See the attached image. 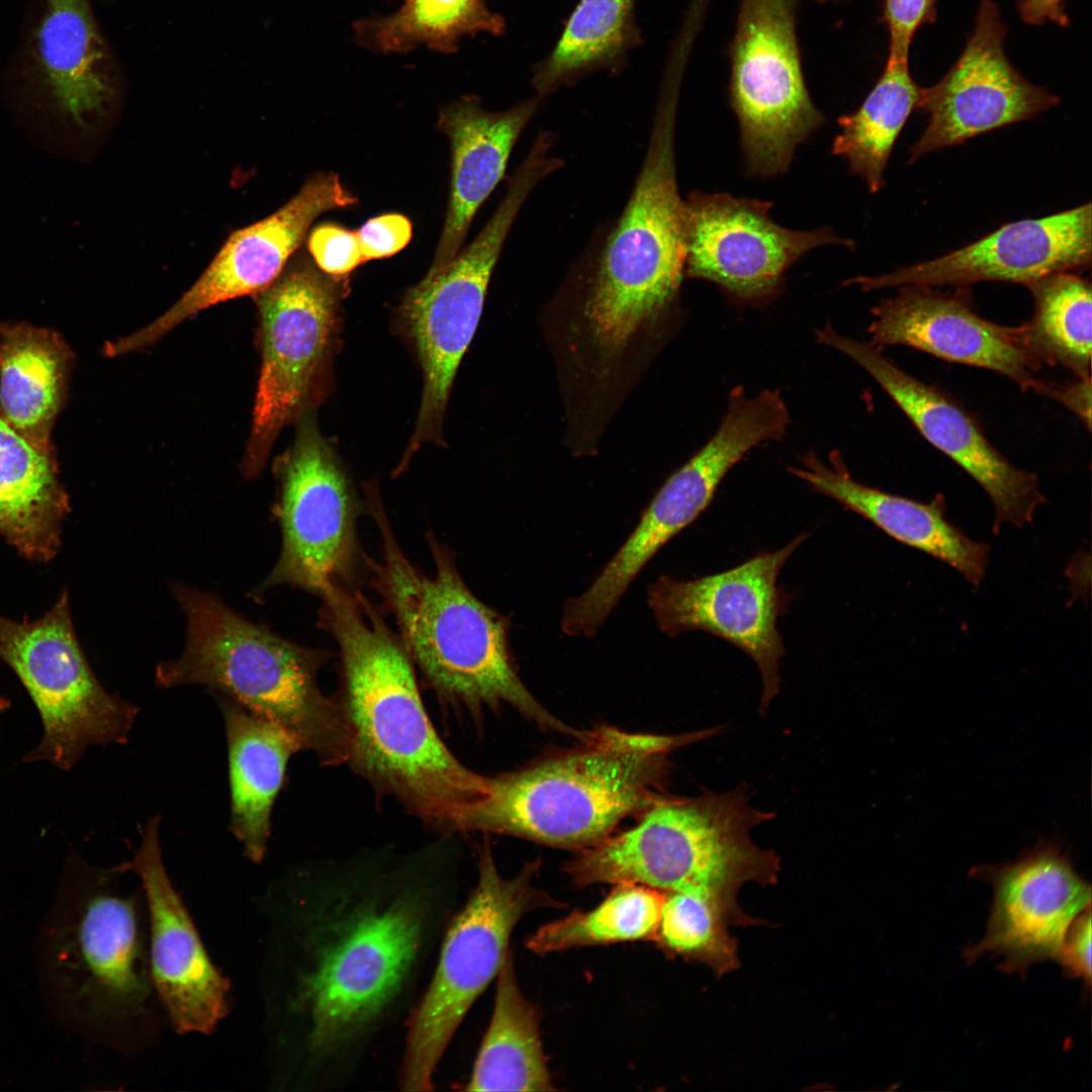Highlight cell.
Masks as SVG:
<instances>
[{"instance_id": "obj_4", "label": "cell", "mask_w": 1092, "mask_h": 1092, "mask_svg": "<svg viewBox=\"0 0 1092 1092\" xmlns=\"http://www.w3.org/2000/svg\"><path fill=\"white\" fill-rule=\"evenodd\" d=\"M717 732L660 735L611 726L581 731L564 751L488 777L486 794L466 811L460 831L577 850L592 846L666 795L672 751Z\"/></svg>"}, {"instance_id": "obj_26", "label": "cell", "mask_w": 1092, "mask_h": 1092, "mask_svg": "<svg viewBox=\"0 0 1092 1092\" xmlns=\"http://www.w3.org/2000/svg\"><path fill=\"white\" fill-rule=\"evenodd\" d=\"M800 462V467H789L788 471L812 490L835 499L898 542L950 565L972 584H980L990 547L972 540L947 521L941 493L921 503L861 484L851 477L837 450L829 454V465L813 452L802 455Z\"/></svg>"}, {"instance_id": "obj_41", "label": "cell", "mask_w": 1092, "mask_h": 1092, "mask_svg": "<svg viewBox=\"0 0 1092 1092\" xmlns=\"http://www.w3.org/2000/svg\"><path fill=\"white\" fill-rule=\"evenodd\" d=\"M1036 393L1052 397L1073 412L1089 430L1091 426V377L1065 385L1041 381Z\"/></svg>"}, {"instance_id": "obj_28", "label": "cell", "mask_w": 1092, "mask_h": 1092, "mask_svg": "<svg viewBox=\"0 0 1092 1092\" xmlns=\"http://www.w3.org/2000/svg\"><path fill=\"white\" fill-rule=\"evenodd\" d=\"M70 512L54 445L28 438L0 415V536L24 558L49 562Z\"/></svg>"}, {"instance_id": "obj_13", "label": "cell", "mask_w": 1092, "mask_h": 1092, "mask_svg": "<svg viewBox=\"0 0 1092 1092\" xmlns=\"http://www.w3.org/2000/svg\"><path fill=\"white\" fill-rule=\"evenodd\" d=\"M797 2L741 0L730 44L729 99L753 177L785 173L796 148L824 122L803 76Z\"/></svg>"}, {"instance_id": "obj_10", "label": "cell", "mask_w": 1092, "mask_h": 1092, "mask_svg": "<svg viewBox=\"0 0 1092 1092\" xmlns=\"http://www.w3.org/2000/svg\"><path fill=\"white\" fill-rule=\"evenodd\" d=\"M0 658L35 705L40 742L23 761H49L68 770L91 745L122 744L139 708L110 694L94 674L78 641L68 592L40 618L21 622L0 615Z\"/></svg>"}, {"instance_id": "obj_20", "label": "cell", "mask_w": 1092, "mask_h": 1092, "mask_svg": "<svg viewBox=\"0 0 1092 1092\" xmlns=\"http://www.w3.org/2000/svg\"><path fill=\"white\" fill-rule=\"evenodd\" d=\"M159 824V816L148 820L133 857L121 867L139 878L144 894L151 976L166 1020L181 1035H208L230 1011L232 987L168 875Z\"/></svg>"}, {"instance_id": "obj_34", "label": "cell", "mask_w": 1092, "mask_h": 1092, "mask_svg": "<svg viewBox=\"0 0 1092 1092\" xmlns=\"http://www.w3.org/2000/svg\"><path fill=\"white\" fill-rule=\"evenodd\" d=\"M1033 313L1021 325L1024 341L1043 365H1061L1077 378L1091 377L1090 281L1076 272H1057L1026 285Z\"/></svg>"}, {"instance_id": "obj_40", "label": "cell", "mask_w": 1092, "mask_h": 1092, "mask_svg": "<svg viewBox=\"0 0 1092 1092\" xmlns=\"http://www.w3.org/2000/svg\"><path fill=\"white\" fill-rule=\"evenodd\" d=\"M1057 961L1071 978L1091 982V913L1087 909L1071 924Z\"/></svg>"}, {"instance_id": "obj_25", "label": "cell", "mask_w": 1092, "mask_h": 1092, "mask_svg": "<svg viewBox=\"0 0 1092 1092\" xmlns=\"http://www.w3.org/2000/svg\"><path fill=\"white\" fill-rule=\"evenodd\" d=\"M542 100L535 95L507 110L490 111L477 97L465 96L440 111L437 126L451 145V185L428 272L446 267L460 252L475 213L504 178L512 151Z\"/></svg>"}, {"instance_id": "obj_44", "label": "cell", "mask_w": 1092, "mask_h": 1092, "mask_svg": "<svg viewBox=\"0 0 1092 1092\" xmlns=\"http://www.w3.org/2000/svg\"><path fill=\"white\" fill-rule=\"evenodd\" d=\"M824 1H828V0H824ZM832 1H838V0H832Z\"/></svg>"}, {"instance_id": "obj_39", "label": "cell", "mask_w": 1092, "mask_h": 1092, "mask_svg": "<svg viewBox=\"0 0 1092 1092\" xmlns=\"http://www.w3.org/2000/svg\"><path fill=\"white\" fill-rule=\"evenodd\" d=\"M356 233L366 262L401 251L412 239L413 225L403 214L385 213L368 219Z\"/></svg>"}, {"instance_id": "obj_2", "label": "cell", "mask_w": 1092, "mask_h": 1092, "mask_svg": "<svg viewBox=\"0 0 1092 1092\" xmlns=\"http://www.w3.org/2000/svg\"><path fill=\"white\" fill-rule=\"evenodd\" d=\"M321 601L318 623L339 651L347 762L428 825L459 831L466 811L486 794L488 777L463 765L438 735L416 668L379 609L358 588H335Z\"/></svg>"}, {"instance_id": "obj_7", "label": "cell", "mask_w": 1092, "mask_h": 1092, "mask_svg": "<svg viewBox=\"0 0 1092 1092\" xmlns=\"http://www.w3.org/2000/svg\"><path fill=\"white\" fill-rule=\"evenodd\" d=\"M537 868L528 863L514 878H505L490 847L480 849L476 884L450 920L429 984L407 1019L401 1090H433L447 1046L472 1004L496 978L518 922L535 909L559 905L534 886Z\"/></svg>"}, {"instance_id": "obj_11", "label": "cell", "mask_w": 1092, "mask_h": 1092, "mask_svg": "<svg viewBox=\"0 0 1092 1092\" xmlns=\"http://www.w3.org/2000/svg\"><path fill=\"white\" fill-rule=\"evenodd\" d=\"M274 469L279 491L273 512L281 550L251 598L259 600L279 585L318 598L335 588H356L365 566L357 537L361 509L347 475L306 413L298 420L292 446Z\"/></svg>"}, {"instance_id": "obj_38", "label": "cell", "mask_w": 1092, "mask_h": 1092, "mask_svg": "<svg viewBox=\"0 0 1092 1092\" xmlns=\"http://www.w3.org/2000/svg\"><path fill=\"white\" fill-rule=\"evenodd\" d=\"M937 0H883L882 21L889 33L887 59L908 60L917 30L936 18Z\"/></svg>"}, {"instance_id": "obj_19", "label": "cell", "mask_w": 1092, "mask_h": 1092, "mask_svg": "<svg viewBox=\"0 0 1092 1092\" xmlns=\"http://www.w3.org/2000/svg\"><path fill=\"white\" fill-rule=\"evenodd\" d=\"M1007 28L993 0H980L975 27L961 56L934 85L921 88L918 107L928 123L910 148L909 163L984 132L1028 120L1059 103L1009 62Z\"/></svg>"}, {"instance_id": "obj_29", "label": "cell", "mask_w": 1092, "mask_h": 1092, "mask_svg": "<svg viewBox=\"0 0 1092 1092\" xmlns=\"http://www.w3.org/2000/svg\"><path fill=\"white\" fill-rule=\"evenodd\" d=\"M73 360L58 332L27 323L0 324V415L28 438L53 444Z\"/></svg>"}, {"instance_id": "obj_37", "label": "cell", "mask_w": 1092, "mask_h": 1092, "mask_svg": "<svg viewBox=\"0 0 1092 1092\" xmlns=\"http://www.w3.org/2000/svg\"><path fill=\"white\" fill-rule=\"evenodd\" d=\"M307 245L317 268L334 278L346 277L364 262L357 233L335 223L315 226Z\"/></svg>"}, {"instance_id": "obj_42", "label": "cell", "mask_w": 1092, "mask_h": 1092, "mask_svg": "<svg viewBox=\"0 0 1092 1092\" xmlns=\"http://www.w3.org/2000/svg\"><path fill=\"white\" fill-rule=\"evenodd\" d=\"M1017 10L1021 20L1029 25H1041L1045 22H1054L1060 26L1070 24L1064 0H1017Z\"/></svg>"}, {"instance_id": "obj_12", "label": "cell", "mask_w": 1092, "mask_h": 1092, "mask_svg": "<svg viewBox=\"0 0 1092 1092\" xmlns=\"http://www.w3.org/2000/svg\"><path fill=\"white\" fill-rule=\"evenodd\" d=\"M537 186L533 172L516 169L507 180L498 206L470 245L446 267L428 272L404 295L400 317L424 374L419 418L405 461L441 429L449 392L481 316L492 271L518 214Z\"/></svg>"}, {"instance_id": "obj_30", "label": "cell", "mask_w": 1092, "mask_h": 1092, "mask_svg": "<svg viewBox=\"0 0 1092 1092\" xmlns=\"http://www.w3.org/2000/svg\"><path fill=\"white\" fill-rule=\"evenodd\" d=\"M495 979L492 1015L465 1090H555L542 1048L539 1015L519 987L511 950Z\"/></svg>"}, {"instance_id": "obj_32", "label": "cell", "mask_w": 1092, "mask_h": 1092, "mask_svg": "<svg viewBox=\"0 0 1092 1092\" xmlns=\"http://www.w3.org/2000/svg\"><path fill=\"white\" fill-rule=\"evenodd\" d=\"M504 18L484 0H403L388 15L371 16L353 24L354 39L379 54H404L420 46L454 54L465 36L500 35Z\"/></svg>"}, {"instance_id": "obj_21", "label": "cell", "mask_w": 1092, "mask_h": 1092, "mask_svg": "<svg viewBox=\"0 0 1092 1092\" xmlns=\"http://www.w3.org/2000/svg\"><path fill=\"white\" fill-rule=\"evenodd\" d=\"M988 882L993 901L986 933L965 956L1001 958L1003 968L1024 972L1056 960L1074 920L1090 909L1091 887L1052 842H1039L1017 860L972 869Z\"/></svg>"}, {"instance_id": "obj_17", "label": "cell", "mask_w": 1092, "mask_h": 1092, "mask_svg": "<svg viewBox=\"0 0 1092 1092\" xmlns=\"http://www.w3.org/2000/svg\"><path fill=\"white\" fill-rule=\"evenodd\" d=\"M357 202L337 174H315L272 214L233 233L180 299L153 323L108 342L105 354L113 357L147 348L207 307L266 289L281 275L317 216Z\"/></svg>"}, {"instance_id": "obj_6", "label": "cell", "mask_w": 1092, "mask_h": 1092, "mask_svg": "<svg viewBox=\"0 0 1092 1092\" xmlns=\"http://www.w3.org/2000/svg\"><path fill=\"white\" fill-rule=\"evenodd\" d=\"M658 105L645 157L629 199L593 252L585 313L594 339L609 352L666 311L685 277L686 203L675 165L676 94Z\"/></svg>"}, {"instance_id": "obj_23", "label": "cell", "mask_w": 1092, "mask_h": 1092, "mask_svg": "<svg viewBox=\"0 0 1092 1092\" xmlns=\"http://www.w3.org/2000/svg\"><path fill=\"white\" fill-rule=\"evenodd\" d=\"M873 346L911 347L939 359L989 369L1033 390L1042 364L1024 341L1022 327L1001 326L977 314L971 291L941 292L927 285H903L872 308Z\"/></svg>"}, {"instance_id": "obj_36", "label": "cell", "mask_w": 1092, "mask_h": 1092, "mask_svg": "<svg viewBox=\"0 0 1092 1092\" xmlns=\"http://www.w3.org/2000/svg\"><path fill=\"white\" fill-rule=\"evenodd\" d=\"M737 925L727 907L699 891L666 892L654 940L670 957L701 963L718 977L739 967Z\"/></svg>"}, {"instance_id": "obj_16", "label": "cell", "mask_w": 1092, "mask_h": 1092, "mask_svg": "<svg viewBox=\"0 0 1092 1092\" xmlns=\"http://www.w3.org/2000/svg\"><path fill=\"white\" fill-rule=\"evenodd\" d=\"M685 203V277L718 285L736 304H768L782 292L787 270L810 250L852 245L828 226L795 231L776 223L770 201L695 190Z\"/></svg>"}, {"instance_id": "obj_1", "label": "cell", "mask_w": 1092, "mask_h": 1092, "mask_svg": "<svg viewBox=\"0 0 1092 1092\" xmlns=\"http://www.w3.org/2000/svg\"><path fill=\"white\" fill-rule=\"evenodd\" d=\"M387 890L273 888L263 898L260 987L274 1089L341 1083L410 1006L456 910L429 889Z\"/></svg>"}, {"instance_id": "obj_24", "label": "cell", "mask_w": 1092, "mask_h": 1092, "mask_svg": "<svg viewBox=\"0 0 1092 1092\" xmlns=\"http://www.w3.org/2000/svg\"><path fill=\"white\" fill-rule=\"evenodd\" d=\"M31 49L40 131L64 150L67 132L86 129L109 108L118 63L88 0H43Z\"/></svg>"}, {"instance_id": "obj_8", "label": "cell", "mask_w": 1092, "mask_h": 1092, "mask_svg": "<svg viewBox=\"0 0 1092 1092\" xmlns=\"http://www.w3.org/2000/svg\"><path fill=\"white\" fill-rule=\"evenodd\" d=\"M118 873H79L62 959L84 1023L131 1055L154 1043L166 1017L151 976L144 894L122 889Z\"/></svg>"}, {"instance_id": "obj_5", "label": "cell", "mask_w": 1092, "mask_h": 1092, "mask_svg": "<svg viewBox=\"0 0 1092 1092\" xmlns=\"http://www.w3.org/2000/svg\"><path fill=\"white\" fill-rule=\"evenodd\" d=\"M171 593L186 620V640L178 658L157 665V686H205L289 732L323 764L347 762L346 718L317 684L327 651L279 636L213 594L183 583Z\"/></svg>"}, {"instance_id": "obj_43", "label": "cell", "mask_w": 1092, "mask_h": 1092, "mask_svg": "<svg viewBox=\"0 0 1092 1092\" xmlns=\"http://www.w3.org/2000/svg\"><path fill=\"white\" fill-rule=\"evenodd\" d=\"M9 707H10V702L7 699L0 696V715H2L4 712H6L9 709Z\"/></svg>"}, {"instance_id": "obj_31", "label": "cell", "mask_w": 1092, "mask_h": 1092, "mask_svg": "<svg viewBox=\"0 0 1092 1092\" xmlns=\"http://www.w3.org/2000/svg\"><path fill=\"white\" fill-rule=\"evenodd\" d=\"M920 91L908 60L887 59L860 106L837 120L840 133L833 141L832 154L845 160L850 173L862 178L872 193L885 185L884 173L893 147L918 107Z\"/></svg>"}, {"instance_id": "obj_14", "label": "cell", "mask_w": 1092, "mask_h": 1092, "mask_svg": "<svg viewBox=\"0 0 1092 1092\" xmlns=\"http://www.w3.org/2000/svg\"><path fill=\"white\" fill-rule=\"evenodd\" d=\"M342 279L301 259L255 295L262 359L246 477L262 472L280 431L307 413L334 339Z\"/></svg>"}, {"instance_id": "obj_33", "label": "cell", "mask_w": 1092, "mask_h": 1092, "mask_svg": "<svg viewBox=\"0 0 1092 1092\" xmlns=\"http://www.w3.org/2000/svg\"><path fill=\"white\" fill-rule=\"evenodd\" d=\"M634 0H580L551 54L534 69L545 98L592 71L616 66L638 43Z\"/></svg>"}, {"instance_id": "obj_18", "label": "cell", "mask_w": 1092, "mask_h": 1092, "mask_svg": "<svg viewBox=\"0 0 1092 1092\" xmlns=\"http://www.w3.org/2000/svg\"><path fill=\"white\" fill-rule=\"evenodd\" d=\"M816 340L863 368L920 434L983 487L995 509L994 532L1006 522L1022 527L1032 521L1045 502L1037 477L1011 464L951 397L901 370L881 348L839 335L829 324L816 332Z\"/></svg>"}, {"instance_id": "obj_27", "label": "cell", "mask_w": 1092, "mask_h": 1092, "mask_svg": "<svg viewBox=\"0 0 1092 1092\" xmlns=\"http://www.w3.org/2000/svg\"><path fill=\"white\" fill-rule=\"evenodd\" d=\"M225 730L231 792L230 829L245 856L265 857L275 800L287 763L302 750L298 740L278 725L216 695Z\"/></svg>"}, {"instance_id": "obj_9", "label": "cell", "mask_w": 1092, "mask_h": 1092, "mask_svg": "<svg viewBox=\"0 0 1092 1092\" xmlns=\"http://www.w3.org/2000/svg\"><path fill=\"white\" fill-rule=\"evenodd\" d=\"M786 432L785 414L771 397L732 388L712 438L665 481L590 586L566 602L562 632L594 636L650 559L708 508L729 470L752 448L781 441Z\"/></svg>"}, {"instance_id": "obj_22", "label": "cell", "mask_w": 1092, "mask_h": 1092, "mask_svg": "<svg viewBox=\"0 0 1092 1092\" xmlns=\"http://www.w3.org/2000/svg\"><path fill=\"white\" fill-rule=\"evenodd\" d=\"M1091 203L1040 218L1022 219L936 259L890 274L858 276L863 291L903 285L967 287L983 281L1027 285L1057 272L1090 268Z\"/></svg>"}, {"instance_id": "obj_3", "label": "cell", "mask_w": 1092, "mask_h": 1092, "mask_svg": "<svg viewBox=\"0 0 1092 1092\" xmlns=\"http://www.w3.org/2000/svg\"><path fill=\"white\" fill-rule=\"evenodd\" d=\"M368 510L380 537L379 558L365 556L371 584L393 617L415 668L445 704L473 714L512 706L538 726L576 734L553 717L522 681L510 642V619L464 582L452 552L432 535L434 572L400 548L378 498Z\"/></svg>"}, {"instance_id": "obj_35", "label": "cell", "mask_w": 1092, "mask_h": 1092, "mask_svg": "<svg viewBox=\"0 0 1092 1092\" xmlns=\"http://www.w3.org/2000/svg\"><path fill=\"white\" fill-rule=\"evenodd\" d=\"M665 893L642 885L615 884L612 892L587 911L538 928L527 940L535 953L626 941L654 940Z\"/></svg>"}, {"instance_id": "obj_15", "label": "cell", "mask_w": 1092, "mask_h": 1092, "mask_svg": "<svg viewBox=\"0 0 1092 1092\" xmlns=\"http://www.w3.org/2000/svg\"><path fill=\"white\" fill-rule=\"evenodd\" d=\"M808 537L800 534L780 550L762 551L723 572L691 580L662 575L647 588V603L669 637L704 631L733 644L756 663L762 679L759 713L780 690L785 654L778 618L790 597L778 585L780 571Z\"/></svg>"}]
</instances>
